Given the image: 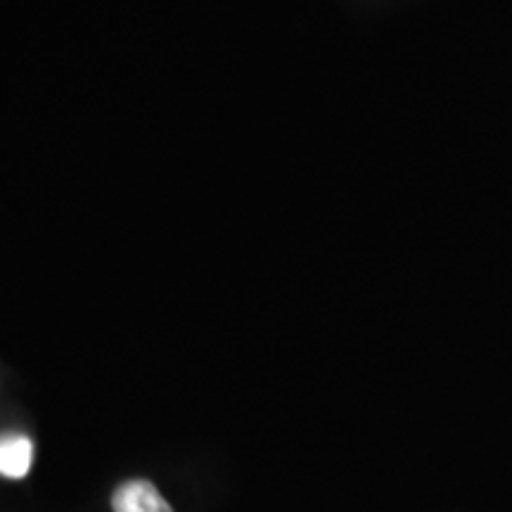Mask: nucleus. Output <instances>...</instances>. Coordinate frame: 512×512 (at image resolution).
I'll list each match as a JSON object with an SVG mask.
<instances>
[{"mask_svg": "<svg viewBox=\"0 0 512 512\" xmlns=\"http://www.w3.org/2000/svg\"><path fill=\"white\" fill-rule=\"evenodd\" d=\"M112 508L114 512H174L157 491V486L145 479H133V482L119 486L112 498Z\"/></svg>", "mask_w": 512, "mask_h": 512, "instance_id": "nucleus-1", "label": "nucleus"}, {"mask_svg": "<svg viewBox=\"0 0 512 512\" xmlns=\"http://www.w3.org/2000/svg\"><path fill=\"white\" fill-rule=\"evenodd\" d=\"M34 463V444L24 434H3L0 437V475L10 479L27 477Z\"/></svg>", "mask_w": 512, "mask_h": 512, "instance_id": "nucleus-2", "label": "nucleus"}]
</instances>
